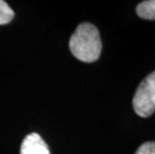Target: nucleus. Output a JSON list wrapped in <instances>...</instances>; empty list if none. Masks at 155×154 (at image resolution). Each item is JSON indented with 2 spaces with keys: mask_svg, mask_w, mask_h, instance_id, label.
<instances>
[{
  "mask_svg": "<svg viewBox=\"0 0 155 154\" xmlns=\"http://www.w3.org/2000/svg\"><path fill=\"white\" fill-rule=\"evenodd\" d=\"M71 53L78 60L91 63L99 58L102 43L98 29L91 23H81L69 41Z\"/></svg>",
  "mask_w": 155,
  "mask_h": 154,
  "instance_id": "f257e3e1",
  "label": "nucleus"
},
{
  "mask_svg": "<svg viewBox=\"0 0 155 154\" xmlns=\"http://www.w3.org/2000/svg\"><path fill=\"white\" fill-rule=\"evenodd\" d=\"M133 109L140 117H148L155 111V71L147 75L137 87L133 97Z\"/></svg>",
  "mask_w": 155,
  "mask_h": 154,
  "instance_id": "f03ea898",
  "label": "nucleus"
},
{
  "mask_svg": "<svg viewBox=\"0 0 155 154\" xmlns=\"http://www.w3.org/2000/svg\"><path fill=\"white\" fill-rule=\"evenodd\" d=\"M20 154H50L47 144L37 133H31L23 139Z\"/></svg>",
  "mask_w": 155,
  "mask_h": 154,
  "instance_id": "7ed1b4c3",
  "label": "nucleus"
},
{
  "mask_svg": "<svg viewBox=\"0 0 155 154\" xmlns=\"http://www.w3.org/2000/svg\"><path fill=\"white\" fill-rule=\"evenodd\" d=\"M136 13L140 18L155 20V0L140 2L136 7Z\"/></svg>",
  "mask_w": 155,
  "mask_h": 154,
  "instance_id": "20e7f679",
  "label": "nucleus"
},
{
  "mask_svg": "<svg viewBox=\"0 0 155 154\" xmlns=\"http://www.w3.org/2000/svg\"><path fill=\"white\" fill-rule=\"evenodd\" d=\"M13 17L14 12L5 1L0 0V25H4L9 23Z\"/></svg>",
  "mask_w": 155,
  "mask_h": 154,
  "instance_id": "39448f33",
  "label": "nucleus"
},
{
  "mask_svg": "<svg viewBox=\"0 0 155 154\" xmlns=\"http://www.w3.org/2000/svg\"><path fill=\"white\" fill-rule=\"evenodd\" d=\"M135 154H155V141H148L141 145Z\"/></svg>",
  "mask_w": 155,
  "mask_h": 154,
  "instance_id": "423d86ee",
  "label": "nucleus"
}]
</instances>
